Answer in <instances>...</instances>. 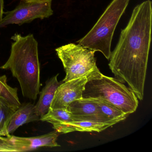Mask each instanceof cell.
<instances>
[{
	"mask_svg": "<svg viewBox=\"0 0 152 152\" xmlns=\"http://www.w3.org/2000/svg\"><path fill=\"white\" fill-rule=\"evenodd\" d=\"M35 105L31 103H24L18 108L10 118L8 126V132L11 135L22 125L31 122L39 121Z\"/></svg>",
	"mask_w": 152,
	"mask_h": 152,
	"instance_id": "cell-10",
	"label": "cell"
},
{
	"mask_svg": "<svg viewBox=\"0 0 152 152\" xmlns=\"http://www.w3.org/2000/svg\"><path fill=\"white\" fill-rule=\"evenodd\" d=\"M7 81L6 75L0 77V100L16 110L21 105L18 94V88L10 86Z\"/></svg>",
	"mask_w": 152,
	"mask_h": 152,
	"instance_id": "cell-14",
	"label": "cell"
},
{
	"mask_svg": "<svg viewBox=\"0 0 152 152\" xmlns=\"http://www.w3.org/2000/svg\"><path fill=\"white\" fill-rule=\"evenodd\" d=\"M58 74L47 81L45 87L40 92L39 99L35 105V108L37 115L40 118L48 112L56 91L62 83L58 80Z\"/></svg>",
	"mask_w": 152,
	"mask_h": 152,
	"instance_id": "cell-11",
	"label": "cell"
},
{
	"mask_svg": "<svg viewBox=\"0 0 152 152\" xmlns=\"http://www.w3.org/2000/svg\"><path fill=\"white\" fill-rule=\"evenodd\" d=\"M4 0H0V21L2 20L4 15Z\"/></svg>",
	"mask_w": 152,
	"mask_h": 152,
	"instance_id": "cell-18",
	"label": "cell"
},
{
	"mask_svg": "<svg viewBox=\"0 0 152 152\" xmlns=\"http://www.w3.org/2000/svg\"><path fill=\"white\" fill-rule=\"evenodd\" d=\"M73 121L99 122L96 99L82 98L73 101L67 108Z\"/></svg>",
	"mask_w": 152,
	"mask_h": 152,
	"instance_id": "cell-9",
	"label": "cell"
},
{
	"mask_svg": "<svg viewBox=\"0 0 152 152\" xmlns=\"http://www.w3.org/2000/svg\"><path fill=\"white\" fill-rule=\"evenodd\" d=\"M59 132L56 131L37 137H24L11 136L8 137L14 152H26L42 147L60 146L57 142Z\"/></svg>",
	"mask_w": 152,
	"mask_h": 152,
	"instance_id": "cell-8",
	"label": "cell"
},
{
	"mask_svg": "<svg viewBox=\"0 0 152 152\" xmlns=\"http://www.w3.org/2000/svg\"><path fill=\"white\" fill-rule=\"evenodd\" d=\"M14 152L8 137L0 136V152Z\"/></svg>",
	"mask_w": 152,
	"mask_h": 152,
	"instance_id": "cell-17",
	"label": "cell"
},
{
	"mask_svg": "<svg viewBox=\"0 0 152 152\" xmlns=\"http://www.w3.org/2000/svg\"><path fill=\"white\" fill-rule=\"evenodd\" d=\"M82 97L104 100L128 115L138 106L137 97L131 89L117 79L103 74L86 83Z\"/></svg>",
	"mask_w": 152,
	"mask_h": 152,
	"instance_id": "cell-4",
	"label": "cell"
},
{
	"mask_svg": "<svg viewBox=\"0 0 152 152\" xmlns=\"http://www.w3.org/2000/svg\"><path fill=\"white\" fill-rule=\"evenodd\" d=\"M52 0H22L12 11L4 12L0 21V29L10 24L21 26L36 19H43L52 15Z\"/></svg>",
	"mask_w": 152,
	"mask_h": 152,
	"instance_id": "cell-6",
	"label": "cell"
},
{
	"mask_svg": "<svg viewBox=\"0 0 152 152\" xmlns=\"http://www.w3.org/2000/svg\"><path fill=\"white\" fill-rule=\"evenodd\" d=\"M96 99L99 123L111 126L125 120L129 115L123 113L115 106L101 99Z\"/></svg>",
	"mask_w": 152,
	"mask_h": 152,
	"instance_id": "cell-13",
	"label": "cell"
},
{
	"mask_svg": "<svg viewBox=\"0 0 152 152\" xmlns=\"http://www.w3.org/2000/svg\"><path fill=\"white\" fill-rule=\"evenodd\" d=\"M88 82L86 77L65 82L62 81L56 91L50 108L67 110L68 106L73 101L83 98V92Z\"/></svg>",
	"mask_w": 152,
	"mask_h": 152,
	"instance_id": "cell-7",
	"label": "cell"
},
{
	"mask_svg": "<svg viewBox=\"0 0 152 152\" xmlns=\"http://www.w3.org/2000/svg\"><path fill=\"white\" fill-rule=\"evenodd\" d=\"M110 124L90 121H72L64 122L53 126L55 130L60 133H67L72 132H100L111 127Z\"/></svg>",
	"mask_w": 152,
	"mask_h": 152,
	"instance_id": "cell-12",
	"label": "cell"
},
{
	"mask_svg": "<svg viewBox=\"0 0 152 152\" xmlns=\"http://www.w3.org/2000/svg\"><path fill=\"white\" fill-rule=\"evenodd\" d=\"M16 110L0 100V136L9 137L8 126L10 118Z\"/></svg>",
	"mask_w": 152,
	"mask_h": 152,
	"instance_id": "cell-16",
	"label": "cell"
},
{
	"mask_svg": "<svg viewBox=\"0 0 152 152\" xmlns=\"http://www.w3.org/2000/svg\"><path fill=\"white\" fill-rule=\"evenodd\" d=\"M40 121L48 122L54 126L64 122L72 121L73 120L67 110L50 108L48 113L41 117Z\"/></svg>",
	"mask_w": 152,
	"mask_h": 152,
	"instance_id": "cell-15",
	"label": "cell"
},
{
	"mask_svg": "<svg viewBox=\"0 0 152 152\" xmlns=\"http://www.w3.org/2000/svg\"><path fill=\"white\" fill-rule=\"evenodd\" d=\"M152 24V2L147 0L134 8L108 64L115 79L127 83L140 100L144 98Z\"/></svg>",
	"mask_w": 152,
	"mask_h": 152,
	"instance_id": "cell-1",
	"label": "cell"
},
{
	"mask_svg": "<svg viewBox=\"0 0 152 152\" xmlns=\"http://www.w3.org/2000/svg\"><path fill=\"white\" fill-rule=\"evenodd\" d=\"M11 39L10 56L0 68L10 70L20 84L23 96L35 100L40 88L38 42L32 34L23 36L16 33Z\"/></svg>",
	"mask_w": 152,
	"mask_h": 152,
	"instance_id": "cell-2",
	"label": "cell"
},
{
	"mask_svg": "<svg viewBox=\"0 0 152 152\" xmlns=\"http://www.w3.org/2000/svg\"><path fill=\"white\" fill-rule=\"evenodd\" d=\"M130 0H113L95 25L85 36L77 42L84 48L101 52L109 60L115 30L127 8Z\"/></svg>",
	"mask_w": 152,
	"mask_h": 152,
	"instance_id": "cell-3",
	"label": "cell"
},
{
	"mask_svg": "<svg viewBox=\"0 0 152 152\" xmlns=\"http://www.w3.org/2000/svg\"><path fill=\"white\" fill-rule=\"evenodd\" d=\"M66 72L63 81L86 77L88 81L102 76L96 64V51L80 44L69 43L56 49Z\"/></svg>",
	"mask_w": 152,
	"mask_h": 152,
	"instance_id": "cell-5",
	"label": "cell"
}]
</instances>
